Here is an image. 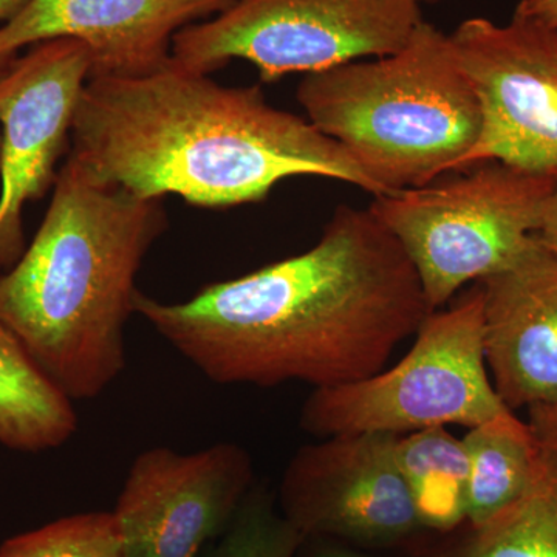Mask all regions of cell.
<instances>
[{
  "label": "cell",
  "instance_id": "obj_15",
  "mask_svg": "<svg viewBox=\"0 0 557 557\" xmlns=\"http://www.w3.org/2000/svg\"><path fill=\"white\" fill-rule=\"evenodd\" d=\"M78 431L73 399L0 324V445L17 453L64 446Z\"/></svg>",
  "mask_w": 557,
  "mask_h": 557
},
{
  "label": "cell",
  "instance_id": "obj_3",
  "mask_svg": "<svg viewBox=\"0 0 557 557\" xmlns=\"http://www.w3.org/2000/svg\"><path fill=\"white\" fill-rule=\"evenodd\" d=\"M168 228L164 199L100 182L69 156L30 247L0 273V324L73 401L126 370L137 276Z\"/></svg>",
  "mask_w": 557,
  "mask_h": 557
},
{
  "label": "cell",
  "instance_id": "obj_8",
  "mask_svg": "<svg viewBox=\"0 0 557 557\" xmlns=\"http://www.w3.org/2000/svg\"><path fill=\"white\" fill-rule=\"evenodd\" d=\"M397 437L335 435L300 448L276 494L282 515L304 537L412 555L431 533L399 471Z\"/></svg>",
  "mask_w": 557,
  "mask_h": 557
},
{
  "label": "cell",
  "instance_id": "obj_2",
  "mask_svg": "<svg viewBox=\"0 0 557 557\" xmlns=\"http://www.w3.org/2000/svg\"><path fill=\"white\" fill-rule=\"evenodd\" d=\"M69 156L100 182L201 208L258 203L300 175L387 194L339 143L271 106L259 84L222 86L172 61L141 78L87 81Z\"/></svg>",
  "mask_w": 557,
  "mask_h": 557
},
{
  "label": "cell",
  "instance_id": "obj_12",
  "mask_svg": "<svg viewBox=\"0 0 557 557\" xmlns=\"http://www.w3.org/2000/svg\"><path fill=\"white\" fill-rule=\"evenodd\" d=\"M236 0H28L0 27V67L17 51L75 39L90 54L89 79H127L170 67L183 28L211 20Z\"/></svg>",
  "mask_w": 557,
  "mask_h": 557
},
{
  "label": "cell",
  "instance_id": "obj_21",
  "mask_svg": "<svg viewBox=\"0 0 557 557\" xmlns=\"http://www.w3.org/2000/svg\"><path fill=\"white\" fill-rule=\"evenodd\" d=\"M296 557H380L370 549L322 537H304Z\"/></svg>",
  "mask_w": 557,
  "mask_h": 557
},
{
  "label": "cell",
  "instance_id": "obj_26",
  "mask_svg": "<svg viewBox=\"0 0 557 557\" xmlns=\"http://www.w3.org/2000/svg\"><path fill=\"white\" fill-rule=\"evenodd\" d=\"M5 67H0V73H2V70ZM0 150H2V132H0Z\"/></svg>",
  "mask_w": 557,
  "mask_h": 557
},
{
  "label": "cell",
  "instance_id": "obj_23",
  "mask_svg": "<svg viewBox=\"0 0 557 557\" xmlns=\"http://www.w3.org/2000/svg\"><path fill=\"white\" fill-rule=\"evenodd\" d=\"M536 237L548 251L557 256V180L544 214H542Z\"/></svg>",
  "mask_w": 557,
  "mask_h": 557
},
{
  "label": "cell",
  "instance_id": "obj_19",
  "mask_svg": "<svg viewBox=\"0 0 557 557\" xmlns=\"http://www.w3.org/2000/svg\"><path fill=\"white\" fill-rule=\"evenodd\" d=\"M0 557H121L112 511L81 512L9 539Z\"/></svg>",
  "mask_w": 557,
  "mask_h": 557
},
{
  "label": "cell",
  "instance_id": "obj_4",
  "mask_svg": "<svg viewBox=\"0 0 557 557\" xmlns=\"http://www.w3.org/2000/svg\"><path fill=\"white\" fill-rule=\"evenodd\" d=\"M296 98L387 194L457 172L482 132L449 35L426 21L395 53L309 73Z\"/></svg>",
  "mask_w": 557,
  "mask_h": 557
},
{
  "label": "cell",
  "instance_id": "obj_13",
  "mask_svg": "<svg viewBox=\"0 0 557 557\" xmlns=\"http://www.w3.org/2000/svg\"><path fill=\"white\" fill-rule=\"evenodd\" d=\"M487 372L508 409L557 401V256L537 237L479 282Z\"/></svg>",
  "mask_w": 557,
  "mask_h": 557
},
{
  "label": "cell",
  "instance_id": "obj_20",
  "mask_svg": "<svg viewBox=\"0 0 557 557\" xmlns=\"http://www.w3.org/2000/svg\"><path fill=\"white\" fill-rule=\"evenodd\" d=\"M527 413L528 424L533 429L537 442L557 460V401L531 406Z\"/></svg>",
  "mask_w": 557,
  "mask_h": 557
},
{
  "label": "cell",
  "instance_id": "obj_7",
  "mask_svg": "<svg viewBox=\"0 0 557 557\" xmlns=\"http://www.w3.org/2000/svg\"><path fill=\"white\" fill-rule=\"evenodd\" d=\"M423 21L413 0H236L177 33L172 64L211 75L242 60L274 83L395 53Z\"/></svg>",
  "mask_w": 557,
  "mask_h": 557
},
{
  "label": "cell",
  "instance_id": "obj_24",
  "mask_svg": "<svg viewBox=\"0 0 557 557\" xmlns=\"http://www.w3.org/2000/svg\"><path fill=\"white\" fill-rule=\"evenodd\" d=\"M27 2L28 0H0V27L13 20Z\"/></svg>",
  "mask_w": 557,
  "mask_h": 557
},
{
  "label": "cell",
  "instance_id": "obj_10",
  "mask_svg": "<svg viewBox=\"0 0 557 557\" xmlns=\"http://www.w3.org/2000/svg\"><path fill=\"white\" fill-rule=\"evenodd\" d=\"M90 67L83 44L53 39L0 73V269H11L25 251V207L57 182Z\"/></svg>",
  "mask_w": 557,
  "mask_h": 557
},
{
  "label": "cell",
  "instance_id": "obj_18",
  "mask_svg": "<svg viewBox=\"0 0 557 557\" xmlns=\"http://www.w3.org/2000/svg\"><path fill=\"white\" fill-rule=\"evenodd\" d=\"M302 541L276 494L255 483L228 528L199 557H296Z\"/></svg>",
  "mask_w": 557,
  "mask_h": 557
},
{
  "label": "cell",
  "instance_id": "obj_5",
  "mask_svg": "<svg viewBox=\"0 0 557 557\" xmlns=\"http://www.w3.org/2000/svg\"><path fill=\"white\" fill-rule=\"evenodd\" d=\"M556 180L483 161L417 188L373 197L369 209L401 245L435 311L463 285L485 281L527 251Z\"/></svg>",
  "mask_w": 557,
  "mask_h": 557
},
{
  "label": "cell",
  "instance_id": "obj_16",
  "mask_svg": "<svg viewBox=\"0 0 557 557\" xmlns=\"http://www.w3.org/2000/svg\"><path fill=\"white\" fill-rule=\"evenodd\" d=\"M468 525H479L522 496L536 472L542 446L528 421L505 410L469 428Z\"/></svg>",
  "mask_w": 557,
  "mask_h": 557
},
{
  "label": "cell",
  "instance_id": "obj_17",
  "mask_svg": "<svg viewBox=\"0 0 557 557\" xmlns=\"http://www.w3.org/2000/svg\"><path fill=\"white\" fill-rule=\"evenodd\" d=\"M399 471L431 534H446L467 522L469 458L463 440L446 428L398 435Z\"/></svg>",
  "mask_w": 557,
  "mask_h": 557
},
{
  "label": "cell",
  "instance_id": "obj_25",
  "mask_svg": "<svg viewBox=\"0 0 557 557\" xmlns=\"http://www.w3.org/2000/svg\"><path fill=\"white\" fill-rule=\"evenodd\" d=\"M413 2L421 7L423 3H438L442 2V0H413Z\"/></svg>",
  "mask_w": 557,
  "mask_h": 557
},
{
  "label": "cell",
  "instance_id": "obj_9",
  "mask_svg": "<svg viewBox=\"0 0 557 557\" xmlns=\"http://www.w3.org/2000/svg\"><path fill=\"white\" fill-rule=\"evenodd\" d=\"M449 38L482 109L478 145L458 171L502 161L557 175V30L512 14L505 25L471 17Z\"/></svg>",
  "mask_w": 557,
  "mask_h": 557
},
{
  "label": "cell",
  "instance_id": "obj_1",
  "mask_svg": "<svg viewBox=\"0 0 557 557\" xmlns=\"http://www.w3.org/2000/svg\"><path fill=\"white\" fill-rule=\"evenodd\" d=\"M431 313L401 245L339 207L302 255L215 282L185 302L139 292L135 314L220 386L335 387L386 368Z\"/></svg>",
  "mask_w": 557,
  "mask_h": 557
},
{
  "label": "cell",
  "instance_id": "obj_6",
  "mask_svg": "<svg viewBox=\"0 0 557 557\" xmlns=\"http://www.w3.org/2000/svg\"><path fill=\"white\" fill-rule=\"evenodd\" d=\"M505 410L487 372L479 284L450 309L431 311L394 368L354 383L313 388L299 421L318 438L408 435L449 424L474 428Z\"/></svg>",
  "mask_w": 557,
  "mask_h": 557
},
{
  "label": "cell",
  "instance_id": "obj_22",
  "mask_svg": "<svg viewBox=\"0 0 557 557\" xmlns=\"http://www.w3.org/2000/svg\"><path fill=\"white\" fill-rule=\"evenodd\" d=\"M515 16L539 22L557 30V0H518Z\"/></svg>",
  "mask_w": 557,
  "mask_h": 557
},
{
  "label": "cell",
  "instance_id": "obj_14",
  "mask_svg": "<svg viewBox=\"0 0 557 557\" xmlns=\"http://www.w3.org/2000/svg\"><path fill=\"white\" fill-rule=\"evenodd\" d=\"M410 557H557V460L542 448L518 500L479 525L429 534Z\"/></svg>",
  "mask_w": 557,
  "mask_h": 557
},
{
  "label": "cell",
  "instance_id": "obj_11",
  "mask_svg": "<svg viewBox=\"0 0 557 557\" xmlns=\"http://www.w3.org/2000/svg\"><path fill=\"white\" fill-rule=\"evenodd\" d=\"M252 485L251 457L236 443L190 454L143 450L112 511L121 557H199L228 528Z\"/></svg>",
  "mask_w": 557,
  "mask_h": 557
}]
</instances>
